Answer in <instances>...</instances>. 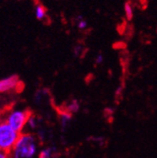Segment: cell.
Returning a JSON list of instances; mask_svg holds the SVG:
<instances>
[{"label": "cell", "mask_w": 157, "mask_h": 158, "mask_svg": "<svg viewBox=\"0 0 157 158\" xmlns=\"http://www.w3.org/2000/svg\"><path fill=\"white\" fill-rule=\"evenodd\" d=\"M20 135V133L11 128L6 122L0 123V151L10 153Z\"/></svg>", "instance_id": "6da1fadb"}, {"label": "cell", "mask_w": 157, "mask_h": 158, "mask_svg": "<svg viewBox=\"0 0 157 158\" xmlns=\"http://www.w3.org/2000/svg\"><path fill=\"white\" fill-rule=\"evenodd\" d=\"M14 158H30L35 154L36 144L31 135H21L13 149Z\"/></svg>", "instance_id": "7a4b0ae2"}, {"label": "cell", "mask_w": 157, "mask_h": 158, "mask_svg": "<svg viewBox=\"0 0 157 158\" xmlns=\"http://www.w3.org/2000/svg\"><path fill=\"white\" fill-rule=\"evenodd\" d=\"M31 116L30 110H16L11 112L6 120V123L18 133L22 132L26 123Z\"/></svg>", "instance_id": "3957f363"}, {"label": "cell", "mask_w": 157, "mask_h": 158, "mask_svg": "<svg viewBox=\"0 0 157 158\" xmlns=\"http://www.w3.org/2000/svg\"><path fill=\"white\" fill-rule=\"evenodd\" d=\"M20 81L17 75H11L10 77L0 80V92H6L11 89H15L20 85Z\"/></svg>", "instance_id": "277c9868"}, {"label": "cell", "mask_w": 157, "mask_h": 158, "mask_svg": "<svg viewBox=\"0 0 157 158\" xmlns=\"http://www.w3.org/2000/svg\"><path fill=\"white\" fill-rule=\"evenodd\" d=\"M35 16L38 20H43L46 17V9L42 4H38L35 7Z\"/></svg>", "instance_id": "5b68a950"}, {"label": "cell", "mask_w": 157, "mask_h": 158, "mask_svg": "<svg viewBox=\"0 0 157 158\" xmlns=\"http://www.w3.org/2000/svg\"><path fill=\"white\" fill-rule=\"evenodd\" d=\"M74 22H75V25L77 26V27L79 30H85L88 28V22L83 18L82 15H78L75 18Z\"/></svg>", "instance_id": "8992f818"}, {"label": "cell", "mask_w": 157, "mask_h": 158, "mask_svg": "<svg viewBox=\"0 0 157 158\" xmlns=\"http://www.w3.org/2000/svg\"><path fill=\"white\" fill-rule=\"evenodd\" d=\"M79 109H80V105H79V103H78L76 100H73V101H72V103H70V104L68 105L66 110H67L68 112H70L71 114H72V113L78 112V111H79Z\"/></svg>", "instance_id": "52a82bcc"}, {"label": "cell", "mask_w": 157, "mask_h": 158, "mask_svg": "<svg viewBox=\"0 0 157 158\" xmlns=\"http://www.w3.org/2000/svg\"><path fill=\"white\" fill-rule=\"evenodd\" d=\"M124 11H125V15H126L127 19L132 20V18L134 16V9H133V6L129 2H126L124 4Z\"/></svg>", "instance_id": "ba28073f"}, {"label": "cell", "mask_w": 157, "mask_h": 158, "mask_svg": "<svg viewBox=\"0 0 157 158\" xmlns=\"http://www.w3.org/2000/svg\"><path fill=\"white\" fill-rule=\"evenodd\" d=\"M52 149H46L43 150L40 155H39V158H52Z\"/></svg>", "instance_id": "9c48e42d"}, {"label": "cell", "mask_w": 157, "mask_h": 158, "mask_svg": "<svg viewBox=\"0 0 157 158\" xmlns=\"http://www.w3.org/2000/svg\"><path fill=\"white\" fill-rule=\"evenodd\" d=\"M104 55L102 54V53H99L97 55V56H96V58H95V62H96V64L97 65H100V64H102L103 62H104Z\"/></svg>", "instance_id": "30bf717a"}, {"label": "cell", "mask_w": 157, "mask_h": 158, "mask_svg": "<svg viewBox=\"0 0 157 158\" xmlns=\"http://www.w3.org/2000/svg\"><path fill=\"white\" fill-rule=\"evenodd\" d=\"M0 158H10V153L0 151Z\"/></svg>", "instance_id": "8fae6325"}, {"label": "cell", "mask_w": 157, "mask_h": 158, "mask_svg": "<svg viewBox=\"0 0 157 158\" xmlns=\"http://www.w3.org/2000/svg\"><path fill=\"white\" fill-rule=\"evenodd\" d=\"M52 158H56V157H52Z\"/></svg>", "instance_id": "7c38bea8"}]
</instances>
